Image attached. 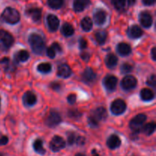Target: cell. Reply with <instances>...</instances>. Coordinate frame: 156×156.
<instances>
[{"label":"cell","instance_id":"cell-1","mask_svg":"<svg viewBox=\"0 0 156 156\" xmlns=\"http://www.w3.org/2000/svg\"><path fill=\"white\" fill-rule=\"evenodd\" d=\"M28 42L35 54L41 55L44 53L45 50V43L42 37L37 34H32L29 36Z\"/></svg>","mask_w":156,"mask_h":156},{"label":"cell","instance_id":"cell-2","mask_svg":"<svg viewBox=\"0 0 156 156\" xmlns=\"http://www.w3.org/2000/svg\"><path fill=\"white\" fill-rule=\"evenodd\" d=\"M108 117L107 111L104 108H96L91 113V116L88 117V123L91 127H97L98 123L102 120H105Z\"/></svg>","mask_w":156,"mask_h":156},{"label":"cell","instance_id":"cell-3","mask_svg":"<svg viewBox=\"0 0 156 156\" xmlns=\"http://www.w3.org/2000/svg\"><path fill=\"white\" fill-rule=\"evenodd\" d=\"M1 17L5 22L11 24H15L20 21L19 12L13 8H6L3 11Z\"/></svg>","mask_w":156,"mask_h":156},{"label":"cell","instance_id":"cell-4","mask_svg":"<svg viewBox=\"0 0 156 156\" xmlns=\"http://www.w3.org/2000/svg\"><path fill=\"white\" fill-rule=\"evenodd\" d=\"M146 120V116L144 114H140L134 117L129 122V127L133 131L139 133Z\"/></svg>","mask_w":156,"mask_h":156},{"label":"cell","instance_id":"cell-5","mask_svg":"<svg viewBox=\"0 0 156 156\" xmlns=\"http://www.w3.org/2000/svg\"><path fill=\"white\" fill-rule=\"evenodd\" d=\"M60 114L54 110H51L45 120V123L49 127H55L61 122Z\"/></svg>","mask_w":156,"mask_h":156},{"label":"cell","instance_id":"cell-6","mask_svg":"<svg viewBox=\"0 0 156 156\" xmlns=\"http://www.w3.org/2000/svg\"><path fill=\"white\" fill-rule=\"evenodd\" d=\"M126 109V105L122 99H117L111 104V111L114 115H120L125 112Z\"/></svg>","mask_w":156,"mask_h":156},{"label":"cell","instance_id":"cell-7","mask_svg":"<svg viewBox=\"0 0 156 156\" xmlns=\"http://www.w3.org/2000/svg\"><path fill=\"white\" fill-rule=\"evenodd\" d=\"M66 146L65 140L59 136H54L50 143V149L53 152H59Z\"/></svg>","mask_w":156,"mask_h":156},{"label":"cell","instance_id":"cell-8","mask_svg":"<svg viewBox=\"0 0 156 156\" xmlns=\"http://www.w3.org/2000/svg\"><path fill=\"white\" fill-rule=\"evenodd\" d=\"M0 41L5 48H10L14 44V37L9 32L0 29Z\"/></svg>","mask_w":156,"mask_h":156},{"label":"cell","instance_id":"cell-9","mask_svg":"<svg viewBox=\"0 0 156 156\" xmlns=\"http://www.w3.org/2000/svg\"><path fill=\"white\" fill-rule=\"evenodd\" d=\"M137 85V80L134 76H126L121 81V87L124 90H131Z\"/></svg>","mask_w":156,"mask_h":156},{"label":"cell","instance_id":"cell-10","mask_svg":"<svg viewBox=\"0 0 156 156\" xmlns=\"http://www.w3.org/2000/svg\"><path fill=\"white\" fill-rule=\"evenodd\" d=\"M117 78L114 76H106L103 81L104 85H105V88L109 91H113L116 88L117 85Z\"/></svg>","mask_w":156,"mask_h":156},{"label":"cell","instance_id":"cell-11","mask_svg":"<svg viewBox=\"0 0 156 156\" xmlns=\"http://www.w3.org/2000/svg\"><path fill=\"white\" fill-rule=\"evenodd\" d=\"M140 21L143 27H146V28H149L152 26L153 20H152V17L151 14L149 12L144 11V12H142L140 14Z\"/></svg>","mask_w":156,"mask_h":156},{"label":"cell","instance_id":"cell-12","mask_svg":"<svg viewBox=\"0 0 156 156\" xmlns=\"http://www.w3.org/2000/svg\"><path fill=\"white\" fill-rule=\"evenodd\" d=\"M47 23L50 31H56L59 28V20L54 15H49L47 17Z\"/></svg>","mask_w":156,"mask_h":156},{"label":"cell","instance_id":"cell-13","mask_svg":"<svg viewBox=\"0 0 156 156\" xmlns=\"http://www.w3.org/2000/svg\"><path fill=\"white\" fill-rule=\"evenodd\" d=\"M82 80L84 82L87 84H91L95 81L96 79V74L93 71L92 69L87 68L85 71L82 73Z\"/></svg>","mask_w":156,"mask_h":156},{"label":"cell","instance_id":"cell-14","mask_svg":"<svg viewBox=\"0 0 156 156\" xmlns=\"http://www.w3.org/2000/svg\"><path fill=\"white\" fill-rule=\"evenodd\" d=\"M121 145V140L118 136L113 134L107 140V146L111 149H116L119 148Z\"/></svg>","mask_w":156,"mask_h":156},{"label":"cell","instance_id":"cell-15","mask_svg":"<svg viewBox=\"0 0 156 156\" xmlns=\"http://www.w3.org/2000/svg\"><path fill=\"white\" fill-rule=\"evenodd\" d=\"M23 102L27 107L34 105L37 102V97L34 93L30 91L24 93V96H23Z\"/></svg>","mask_w":156,"mask_h":156},{"label":"cell","instance_id":"cell-16","mask_svg":"<svg viewBox=\"0 0 156 156\" xmlns=\"http://www.w3.org/2000/svg\"><path fill=\"white\" fill-rule=\"evenodd\" d=\"M72 74V70L67 64H62L59 66L57 69V76L62 78L69 77Z\"/></svg>","mask_w":156,"mask_h":156},{"label":"cell","instance_id":"cell-17","mask_svg":"<svg viewBox=\"0 0 156 156\" xmlns=\"http://www.w3.org/2000/svg\"><path fill=\"white\" fill-rule=\"evenodd\" d=\"M107 18V13L102 9L98 10L94 14V21L96 24L98 25H102L105 24Z\"/></svg>","mask_w":156,"mask_h":156},{"label":"cell","instance_id":"cell-18","mask_svg":"<svg viewBox=\"0 0 156 156\" xmlns=\"http://www.w3.org/2000/svg\"><path fill=\"white\" fill-rule=\"evenodd\" d=\"M117 52H118L120 56H126L130 54L131 53V47L126 43H120V44L117 45Z\"/></svg>","mask_w":156,"mask_h":156},{"label":"cell","instance_id":"cell-19","mask_svg":"<svg viewBox=\"0 0 156 156\" xmlns=\"http://www.w3.org/2000/svg\"><path fill=\"white\" fill-rule=\"evenodd\" d=\"M27 14L32 18L34 21L37 22L41 19L42 12H41V9H38V8H32L27 11Z\"/></svg>","mask_w":156,"mask_h":156},{"label":"cell","instance_id":"cell-20","mask_svg":"<svg viewBox=\"0 0 156 156\" xmlns=\"http://www.w3.org/2000/svg\"><path fill=\"white\" fill-rule=\"evenodd\" d=\"M143 30L139 27L138 25H133L129 27V30H128V34L131 38L133 39H137L140 38V37L143 35Z\"/></svg>","mask_w":156,"mask_h":156},{"label":"cell","instance_id":"cell-21","mask_svg":"<svg viewBox=\"0 0 156 156\" xmlns=\"http://www.w3.org/2000/svg\"><path fill=\"white\" fill-rule=\"evenodd\" d=\"M90 3V0H74L73 1V8L76 12H82L88 4Z\"/></svg>","mask_w":156,"mask_h":156},{"label":"cell","instance_id":"cell-22","mask_svg":"<svg viewBox=\"0 0 156 156\" xmlns=\"http://www.w3.org/2000/svg\"><path fill=\"white\" fill-rule=\"evenodd\" d=\"M140 97L144 101H150L155 98V94L149 88H143L140 92Z\"/></svg>","mask_w":156,"mask_h":156},{"label":"cell","instance_id":"cell-23","mask_svg":"<svg viewBox=\"0 0 156 156\" xmlns=\"http://www.w3.org/2000/svg\"><path fill=\"white\" fill-rule=\"evenodd\" d=\"M117 62H118V59H117V56H115L113 53H110L108 56H106V59H105V63L108 68L109 69H114L115 68L116 66H117Z\"/></svg>","mask_w":156,"mask_h":156},{"label":"cell","instance_id":"cell-24","mask_svg":"<svg viewBox=\"0 0 156 156\" xmlns=\"http://www.w3.org/2000/svg\"><path fill=\"white\" fill-rule=\"evenodd\" d=\"M33 148L34 150L37 152V153L40 154V155H44L46 153L45 149L43 146V141L41 139H37L33 143Z\"/></svg>","mask_w":156,"mask_h":156},{"label":"cell","instance_id":"cell-25","mask_svg":"<svg viewBox=\"0 0 156 156\" xmlns=\"http://www.w3.org/2000/svg\"><path fill=\"white\" fill-rule=\"evenodd\" d=\"M81 27H82V30H85V31H90L93 27V23L91 18L89 17L84 18L81 21Z\"/></svg>","mask_w":156,"mask_h":156},{"label":"cell","instance_id":"cell-26","mask_svg":"<svg viewBox=\"0 0 156 156\" xmlns=\"http://www.w3.org/2000/svg\"><path fill=\"white\" fill-rule=\"evenodd\" d=\"M61 32L65 37H71L74 34L75 30L72 24L65 23L61 28Z\"/></svg>","mask_w":156,"mask_h":156},{"label":"cell","instance_id":"cell-27","mask_svg":"<svg viewBox=\"0 0 156 156\" xmlns=\"http://www.w3.org/2000/svg\"><path fill=\"white\" fill-rule=\"evenodd\" d=\"M113 5L118 11H123L126 9L129 4L128 0H111Z\"/></svg>","mask_w":156,"mask_h":156},{"label":"cell","instance_id":"cell-28","mask_svg":"<svg viewBox=\"0 0 156 156\" xmlns=\"http://www.w3.org/2000/svg\"><path fill=\"white\" fill-rule=\"evenodd\" d=\"M107 37H108V34L105 30H98L94 34V37H95L96 41L99 44H105V41H106Z\"/></svg>","mask_w":156,"mask_h":156},{"label":"cell","instance_id":"cell-29","mask_svg":"<svg viewBox=\"0 0 156 156\" xmlns=\"http://www.w3.org/2000/svg\"><path fill=\"white\" fill-rule=\"evenodd\" d=\"M155 123H146V125L143 126L142 127V130L143 132L146 135L149 136V135H152L155 130Z\"/></svg>","mask_w":156,"mask_h":156},{"label":"cell","instance_id":"cell-30","mask_svg":"<svg viewBox=\"0 0 156 156\" xmlns=\"http://www.w3.org/2000/svg\"><path fill=\"white\" fill-rule=\"evenodd\" d=\"M30 57V54L25 50H21L18 51L16 54V59L18 62H26Z\"/></svg>","mask_w":156,"mask_h":156},{"label":"cell","instance_id":"cell-31","mask_svg":"<svg viewBox=\"0 0 156 156\" xmlns=\"http://www.w3.org/2000/svg\"><path fill=\"white\" fill-rule=\"evenodd\" d=\"M37 70L42 73H48L51 71V65L49 62H42L37 66Z\"/></svg>","mask_w":156,"mask_h":156},{"label":"cell","instance_id":"cell-32","mask_svg":"<svg viewBox=\"0 0 156 156\" xmlns=\"http://www.w3.org/2000/svg\"><path fill=\"white\" fill-rule=\"evenodd\" d=\"M47 3H48V5L51 9H59L63 5L64 0H48Z\"/></svg>","mask_w":156,"mask_h":156},{"label":"cell","instance_id":"cell-33","mask_svg":"<svg viewBox=\"0 0 156 156\" xmlns=\"http://www.w3.org/2000/svg\"><path fill=\"white\" fill-rule=\"evenodd\" d=\"M133 66L131 65V64L123 63V65L121 66V67H120V71H121L122 73L124 74V73H130L133 70Z\"/></svg>","mask_w":156,"mask_h":156},{"label":"cell","instance_id":"cell-34","mask_svg":"<svg viewBox=\"0 0 156 156\" xmlns=\"http://www.w3.org/2000/svg\"><path fill=\"white\" fill-rule=\"evenodd\" d=\"M67 138H68L69 145V146H73V145L74 144L75 141H76V135H75L74 133H73V132L69 133Z\"/></svg>","mask_w":156,"mask_h":156},{"label":"cell","instance_id":"cell-35","mask_svg":"<svg viewBox=\"0 0 156 156\" xmlns=\"http://www.w3.org/2000/svg\"><path fill=\"white\" fill-rule=\"evenodd\" d=\"M147 84L150 86H152V88H155L156 87V77L155 75H152L147 80Z\"/></svg>","mask_w":156,"mask_h":156},{"label":"cell","instance_id":"cell-36","mask_svg":"<svg viewBox=\"0 0 156 156\" xmlns=\"http://www.w3.org/2000/svg\"><path fill=\"white\" fill-rule=\"evenodd\" d=\"M47 55L50 58H52V59L54 58L55 56H56V51H55V50L51 46L47 49Z\"/></svg>","mask_w":156,"mask_h":156},{"label":"cell","instance_id":"cell-37","mask_svg":"<svg viewBox=\"0 0 156 156\" xmlns=\"http://www.w3.org/2000/svg\"><path fill=\"white\" fill-rule=\"evenodd\" d=\"M9 143V138L6 136L0 135V146H5Z\"/></svg>","mask_w":156,"mask_h":156},{"label":"cell","instance_id":"cell-38","mask_svg":"<svg viewBox=\"0 0 156 156\" xmlns=\"http://www.w3.org/2000/svg\"><path fill=\"white\" fill-rule=\"evenodd\" d=\"M67 100L69 104H74L76 101V94H69V96L67 97Z\"/></svg>","mask_w":156,"mask_h":156},{"label":"cell","instance_id":"cell-39","mask_svg":"<svg viewBox=\"0 0 156 156\" xmlns=\"http://www.w3.org/2000/svg\"><path fill=\"white\" fill-rule=\"evenodd\" d=\"M87 45H88V44H87L86 40L84 39V38H81L79 40V47H80V49L84 50V49L86 48Z\"/></svg>","mask_w":156,"mask_h":156},{"label":"cell","instance_id":"cell-40","mask_svg":"<svg viewBox=\"0 0 156 156\" xmlns=\"http://www.w3.org/2000/svg\"><path fill=\"white\" fill-rule=\"evenodd\" d=\"M69 116L71 117L78 118L79 117H80L81 114L78 112V111H69Z\"/></svg>","mask_w":156,"mask_h":156},{"label":"cell","instance_id":"cell-41","mask_svg":"<svg viewBox=\"0 0 156 156\" xmlns=\"http://www.w3.org/2000/svg\"><path fill=\"white\" fill-rule=\"evenodd\" d=\"M51 47L54 49L56 52H59V53H61V52H62V47H61L60 45H59V44H57V43H53L51 45Z\"/></svg>","mask_w":156,"mask_h":156},{"label":"cell","instance_id":"cell-42","mask_svg":"<svg viewBox=\"0 0 156 156\" xmlns=\"http://www.w3.org/2000/svg\"><path fill=\"white\" fill-rule=\"evenodd\" d=\"M50 86H51V88L53 90L57 91V90H59V88H60V83H59V82H53V83H51Z\"/></svg>","mask_w":156,"mask_h":156},{"label":"cell","instance_id":"cell-43","mask_svg":"<svg viewBox=\"0 0 156 156\" xmlns=\"http://www.w3.org/2000/svg\"><path fill=\"white\" fill-rule=\"evenodd\" d=\"M81 57L83 60L85 61H88L90 59V54L88 53H82L81 54Z\"/></svg>","mask_w":156,"mask_h":156},{"label":"cell","instance_id":"cell-44","mask_svg":"<svg viewBox=\"0 0 156 156\" xmlns=\"http://www.w3.org/2000/svg\"><path fill=\"white\" fill-rule=\"evenodd\" d=\"M155 2V0H143V3L146 5H152Z\"/></svg>","mask_w":156,"mask_h":156},{"label":"cell","instance_id":"cell-45","mask_svg":"<svg viewBox=\"0 0 156 156\" xmlns=\"http://www.w3.org/2000/svg\"><path fill=\"white\" fill-rule=\"evenodd\" d=\"M76 143L79 145H84V143H85V138L82 136H79L77 140H76Z\"/></svg>","mask_w":156,"mask_h":156},{"label":"cell","instance_id":"cell-46","mask_svg":"<svg viewBox=\"0 0 156 156\" xmlns=\"http://www.w3.org/2000/svg\"><path fill=\"white\" fill-rule=\"evenodd\" d=\"M151 55H152V58L153 60H155L156 59V47H154L152 49V51H151Z\"/></svg>","mask_w":156,"mask_h":156},{"label":"cell","instance_id":"cell-47","mask_svg":"<svg viewBox=\"0 0 156 156\" xmlns=\"http://www.w3.org/2000/svg\"><path fill=\"white\" fill-rule=\"evenodd\" d=\"M9 62V58L5 57V58H2V59H0V64H8Z\"/></svg>","mask_w":156,"mask_h":156},{"label":"cell","instance_id":"cell-48","mask_svg":"<svg viewBox=\"0 0 156 156\" xmlns=\"http://www.w3.org/2000/svg\"><path fill=\"white\" fill-rule=\"evenodd\" d=\"M136 2V0H128V4H129V5H134Z\"/></svg>","mask_w":156,"mask_h":156},{"label":"cell","instance_id":"cell-49","mask_svg":"<svg viewBox=\"0 0 156 156\" xmlns=\"http://www.w3.org/2000/svg\"><path fill=\"white\" fill-rule=\"evenodd\" d=\"M91 156H99L98 154L97 151H96L95 149H93L92 150V155Z\"/></svg>","mask_w":156,"mask_h":156},{"label":"cell","instance_id":"cell-50","mask_svg":"<svg viewBox=\"0 0 156 156\" xmlns=\"http://www.w3.org/2000/svg\"><path fill=\"white\" fill-rule=\"evenodd\" d=\"M76 156H85L84 154H82V153H79V154H76Z\"/></svg>","mask_w":156,"mask_h":156},{"label":"cell","instance_id":"cell-51","mask_svg":"<svg viewBox=\"0 0 156 156\" xmlns=\"http://www.w3.org/2000/svg\"><path fill=\"white\" fill-rule=\"evenodd\" d=\"M0 156H5V155H4V154H2V153H0Z\"/></svg>","mask_w":156,"mask_h":156},{"label":"cell","instance_id":"cell-52","mask_svg":"<svg viewBox=\"0 0 156 156\" xmlns=\"http://www.w3.org/2000/svg\"><path fill=\"white\" fill-rule=\"evenodd\" d=\"M0 106H1V98H0Z\"/></svg>","mask_w":156,"mask_h":156}]
</instances>
